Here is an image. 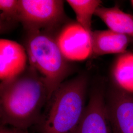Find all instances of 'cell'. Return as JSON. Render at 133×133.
Masks as SVG:
<instances>
[{"label": "cell", "mask_w": 133, "mask_h": 133, "mask_svg": "<svg viewBox=\"0 0 133 133\" xmlns=\"http://www.w3.org/2000/svg\"><path fill=\"white\" fill-rule=\"evenodd\" d=\"M76 16V21L89 33L91 34L92 18L97 9L101 6L99 0H68Z\"/></svg>", "instance_id": "cell-12"}, {"label": "cell", "mask_w": 133, "mask_h": 133, "mask_svg": "<svg viewBox=\"0 0 133 133\" xmlns=\"http://www.w3.org/2000/svg\"><path fill=\"white\" fill-rule=\"evenodd\" d=\"M49 99L47 86L32 66L11 81L1 82V125L27 129L38 122Z\"/></svg>", "instance_id": "cell-1"}, {"label": "cell", "mask_w": 133, "mask_h": 133, "mask_svg": "<svg viewBox=\"0 0 133 133\" xmlns=\"http://www.w3.org/2000/svg\"><path fill=\"white\" fill-rule=\"evenodd\" d=\"M0 133H28V130L1 125Z\"/></svg>", "instance_id": "cell-14"}, {"label": "cell", "mask_w": 133, "mask_h": 133, "mask_svg": "<svg viewBox=\"0 0 133 133\" xmlns=\"http://www.w3.org/2000/svg\"><path fill=\"white\" fill-rule=\"evenodd\" d=\"M106 102L112 133H133V94L114 88Z\"/></svg>", "instance_id": "cell-6"}, {"label": "cell", "mask_w": 133, "mask_h": 133, "mask_svg": "<svg viewBox=\"0 0 133 133\" xmlns=\"http://www.w3.org/2000/svg\"><path fill=\"white\" fill-rule=\"evenodd\" d=\"M24 48L30 66L43 79L50 98L69 75L70 71L69 61L62 54L54 35L49 32H27Z\"/></svg>", "instance_id": "cell-3"}, {"label": "cell", "mask_w": 133, "mask_h": 133, "mask_svg": "<svg viewBox=\"0 0 133 133\" xmlns=\"http://www.w3.org/2000/svg\"><path fill=\"white\" fill-rule=\"evenodd\" d=\"M74 133H112L102 89L92 91L81 122Z\"/></svg>", "instance_id": "cell-7"}, {"label": "cell", "mask_w": 133, "mask_h": 133, "mask_svg": "<svg viewBox=\"0 0 133 133\" xmlns=\"http://www.w3.org/2000/svg\"><path fill=\"white\" fill-rule=\"evenodd\" d=\"M95 15L101 19L109 30L133 38V16L124 12L117 6H100Z\"/></svg>", "instance_id": "cell-10"}, {"label": "cell", "mask_w": 133, "mask_h": 133, "mask_svg": "<svg viewBox=\"0 0 133 133\" xmlns=\"http://www.w3.org/2000/svg\"><path fill=\"white\" fill-rule=\"evenodd\" d=\"M61 0H19L18 20L27 32L55 33L69 21Z\"/></svg>", "instance_id": "cell-4"}, {"label": "cell", "mask_w": 133, "mask_h": 133, "mask_svg": "<svg viewBox=\"0 0 133 133\" xmlns=\"http://www.w3.org/2000/svg\"><path fill=\"white\" fill-rule=\"evenodd\" d=\"M131 4H132V5L133 6V0H132V1H131Z\"/></svg>", "instance_id": "cell-15"}, {"label": "cell", "mask_w": 133, "mask_h": 133, "mask_svg": "<svg viewBox=\"0 0 133 133\" xmlns=\"http://www.w3.org/2000/svg\"><path fill=\"white\" fill-rule=\"evenodd\" d=\"M111 75L116 88L133 94V52L119 54L113 63Z\"/></svg>", "instance_id": "cell-11"}, {"label": "cell", "mask_w": 133, "mask_h": 133, "mask_svg": "<svg viewBox=\"0 0 133 133\" xmlns=\"http://www.w3.org/2000/svg\"><path fill=\"white\" fill-rule=\"evenodd\" d=\"M54 33L59 48L69 61H82L92 55L91 34L77 21L69 20Z\"/></svg>", "instance_id": "cell-5"}, {"label": "cell", "mask_w": 133, "mask_h": 133, "mask_svg": "<svg viewBox=\"0 0 133 133\" xmlns=\"http://www.w3.org/2000/svg\"><path fill=\"white\" fill-rule=\"evenodd\" d=\"M28 55L24 48L15 41L0 40L1 82L11 81L21 75L27 68Z\"/></svg>", "instance_id": "cell-8"}, {"label": "cell", "mask_w": 133, "mask_h": 133, "mask_svg": "<svg viewBox=\"0 0 133 133\" xmlns=\"http://www.w3.org/2000/svg\"><path fill=\"white\" fill-rule=\"evenodd\" d=\"M19 0H1V25L5 22H19Z\"/></svg>", "instance_id": "cell-13"}, {"label": "cell", "mask_w": 133, "mask_h": 133, "mask_svg": "<svg viewBox=\"0 0 133 133\" xmlns=\"http://www.w3.org/2000/svg\"><path fill=\"white\" fill-rule=\"evenodd\" d=\"M88 77L79 75L64 81L52 93L35 125L38 133H74L86 106Z\"/></svg>", "instance_id": "cell-2"}, {"label": "cell", "mask_w": 133, "mask_h": 133, "mask_svg": "<svg viewBox=\"0 0 133 133\" xmlns=\"http://www.w3.org/2000/svg\"><path fill=\"white\" fill-rule=\"evenodd\" d=\"M91 36L92 55L95 56L126 52L131 38L109 29L92 31Z\"/></svg>", "instance_id": "cell-9"}]
</instances>
